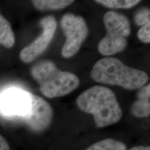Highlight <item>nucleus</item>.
Listing matches in <instances>:
<instances>
[{"mask_svg":"<svg viewBox=\"0 0 150 150\" xmlns=\"http://www.w3.org/2000/svg\"><path fill=\"white\" fill-rule=\"evenodd\" d=\"M91 76L98 83L119 86L128 90L140 88L149 79L145 72L127 66L120 60L112 57L97 61L92 69Z\"/></svg>","mask_w":150,"mask_h":150,"instance_id":"obj_2","label":"nucleus"},{"mask_svg":"<svg viewBox=\"0 0 150 150\" xmlns=\"http://www.w3.org/2000/svg\"><path fill=\"white\" fill-rule=\"evenodd\" d=\"M82 111L92 114L98 128L117 123L122 117V110L114 92L108 88L95 86L83 92L76 99Z\"/></svg>","mask_w":150,"mask_h":150,"instance_id":"obj_1","label":"nucleus"},{"mask_svg":"<svg viewBox=\"0 0 150 150\" xmlns=\"http://www.w3.org/2000/svg\"><path fill=\"white\" fill-rule=\"evenodd\" d=\"M61 29L66 37V40L61 50L65 59L72 57L79 51L88 33V28L81 16L67 13L62 17Z\"/></svg>","mask_w":150,"mask_h":150,"instance_id":"obj_6","label":"nucleus"},{"mask_svg":"<svg viewBox=\"0 0 150 150\" xmlns=\"http://www.w3.org/2000/svg\"><path fill=\"white\" fill-rule=\"evenodd\" d=\"M150 85L140 88L137 94V100L131 108V113L138 118L147 117L150 114Z\"/></svg>","mask_w":150,"mask_h":150,"instance_id":"obj_9","label":"nucleus"},{"mask_svg":"<svg viewBox=\"0 0 150 150\" xmlns=\"http://www.w3.org/2000/svg\"><path fill=\"white\" fill-rule=\"evenodd\" d=\"M138 39L144 43L150 42V23L142 26L138 32Z\"/></svg>","mask_w":150,"mask_h":150,"instance_id":"obj_15","label":"nucleus"},{"mask_svg":"<svg viewBox=\"0 0 150 150\" xmlns=\"http://www.w3.org/2000/svg\"><path fill=\"white\" fill-rule=\"evenodd\" d=\"M33 94L19 88H9L0 94V114L22 121L32 109Z\"/></svg>","mask_w":150,"mask_h":150,"instance_id":"obj_5","label":"nucleus"},{"mask_svg":"<svg viewBox=\"0 0 150 150\" xmlns=\"http://www.w3.org/2000/svg\"><path fill=\"white\" fill-rule=\"evenodd\" d=\"M15 34L8 20L0 15V45L11 48L15 45Z\"/></svg>","mask_w":150,"mask_h":150,"instance_id":"obj_10","label":"nucleus"},{"mask_svg":"<svg viewBox=\"0 0 150 150\" xmlns=\"http://www.w3.org/2000/svg\"><path fill=\"white\" fill-rule=\"evenodd\" d=\"M106 34L99 42L98 51L103 56H111L126 49L131 34V24L126 16L115 11H108L103 18Z\"/></svg>","mask_w":150,"mask_h":150,"instance_id":"obj_4","label":"nucleus"},{"mask_svg":"<svg viewBox=\"0 0 150 150\" xmlns=\"http://www.w3.org/2000/svg\"><path fill=\"white\" fill-rule=\"evenodd\" d=\"M33 6L41 11H56L66 8L74 0H31Z\"/></svg>","mask_w":150,"mask_h":150,"instance_id":"obj_11","label":"nucleus"},{"mask_svg":"<svg viewBox=\"0 0 150 150\" xmlns=\"http://www.w3.org/2000/svg\"><path fill=\"white\" fill-rule=\"evenodd\" d=\"M129 150H150L149 146H136V147H132Z\"/></svg>","mask_w":150,"mask_h":150,"instance_id":"obj_17","label":"nucleus"},{"mask_svg":"<svg viewBox=\"0 0 150 150\" xmlns=\"http://www.w3.org/2000/svg\"><path fill=\"white\" fill-rule=\"evenodd\" d=\"M32 77L40 86L45 97L56 98L68 95L80 84L79 79L72 72L62 71L51 61H42L31 68Z\"/></svg>","mask_w":150,"mask_h":150,"instance_id":"obj_3","label":"nucleus"},{"mask_svg":"<svg viewBox=\"0 0 150 150\" xmlns=\"http://www.w3.org/2000/svg\"><path fill=\"white\" fill-rule=\"evenodd\" d=\"M40 23L42 28V33L20 52V58L24 63H29L35 61L38 57L42 55L53 40L57 28L56 18L52 16H46L41 19Z\"/></svg>","mask_w":150,"mask_h":150,"instance_id":"obj_7","label":"nucleus"},{"mask_svg":"<svg viewBox=\"0 0 150 150\" xmlns=\"http://www.w3.org/2000/svg\"><path fill=\"white\" fill-rule=\"evenodd\" d=\"M95 1L107 8L129 9L138 4L141 0H95Z\"/></svg>","mask_w":150,"mask_h":150,"instance_id":"obj_13","label":"nucleus"},{"mask_svg":"<svg viewBox=\"0 0 150 150\" xmlns=\"http://www.w3.org/2000/svg\"><path fill=\"white\" fill-rule=\"evenodd\" d=\"M86 150H127V146L119 140L106 138L95 142Z\"/></svg>","mask_w":150,"mask_h":150,"instance_id":"obj_12","label":"nucleus"},{"mask_svg":"<svg viewBox=\"0 0 150 150\" xmlns=\"http://www.w3.org/2000/svg\"><path fill=\"white\" fill-rule=\"evenodd\" d=\"M134 22L138 26L145 25L150 23V11L147 8H143L137 11L134 16Z\"/></svg>","mask_w":150,"mask_h":150,"instance_id":"obj_14","label":"nucleus"},{"mask_svg":"<svg viewBox=\"0 0 150 150\" xmlns=\"http://www.w3.org/2000/svg\"><path fill=\"white\" fill-rule=\"evenodd\" d=\"M0 150H11L8 142L1 134H0Z\"/></svg>","mask_w":150,"mask_h":150,"instance_id":"obj_16","label":"nucleus"},{"mask_svg":"<svg viewBox=\"0 0 150 150\" xmlns=\"http://www.w3.org/2000/svg\"><path fill=\"white\" fill-rule=\"evenodd\" d=\"M53 109L45 99L33 95L32 109L30 115L22 122L34 132H42L52 124Z\"/></svg>","mask_w":150,"mask_h":150,"instance_id":"obj_8","label":"nucleus"}]
</instances>
